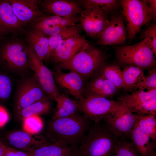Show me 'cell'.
Returning <instances> with one entry per match:
<instances>
[{
	"label": "cell",
	"instance_id": "obj_1",
	"mask_svg": "<svg viewBox=\"0 0 156 156\" xmlns=\"http://www.w3.org/2000/svg\"><path fill=\"white\" fill-rule=\"evenodd\" d=\"M90 120L75 113L60 118H53L47 129L48 138L53 143L78 148L91 126Z\"/></svg>",
	"mask_w": 156,
	"mask_h": 156
},
{
	"label": "cell",
	"instance_id": "obj_2",
	"mask_svg": "<svg viewBox=\"0 0 156 156\" xmlns=\"http://www.w3.org/2000/svg\"><path fill=\"white\" fill-rule=\"evenodd\" d=\"M120 140L99 122L92 125L81 145L80 156H111Z\"/></svg>",
	"mask_w": 156,
	"mask_h": 156
},
{
	"label": "cell",
	"instance_id": "obj_3",
	"mask_svg": "<svg viewBox=\"0 0 156 156\" xmlns=\"http://www.w3.org/2000/svg\"><path fill=\"white\" fill-rule=\"evenodd\" d=\"M106 59L101 50L88 42L70 60L58 63V66L62 69L74 71L83 77H90L100 70Z\"/></svg>",
	"mask_w": 156,
	"mask_h": 156
},
{
	"label": "cell",
	"instance_id": "obj_4",
	"mask_svg": "<svg viewBox=\"0 0 156 156\" xmlns=\"http://www.w3.org/2000/svg\"><path fill=\"white\" fill-rule=\"evenodd\" d=\"M12 36L0 44V62L10 70L24 73L30 69L29 45L16 35Z\"/></svg>",
	"mask_w": 156,
	"mask_h": 156
},
{
	"label": "cell",
	"instance_id": "obj_5",
	"mask_svg": "<svg viewBox=\"0 0 156 156\" xmlns=\"http://www.w3.org/2000/svg\"><path fill=\"white\" fill-rule=\"evenodd\" d=\"M128 33L132 41L144 25L153 21L150 8L144 0H119Z\"/></svg>",
	"mask_w": 156,
	"mask_h": 156
},
{
	"label": "cell",
	"instance_id": "obj_6",
	"mask_svg": "<svg viewBox=\"0 0 156 156\" xmlns=\"http://www.w3.org/2000/svg\"><path fill=\"white\" fill-rule=\"evenodd\" d=\"M116 55L120 64L132 65L143 69L154 68L156 64L155 55L147 39L133 45L118 47Z\"/></svg>",
	"mask_w": 156,
	"mask_h": 156
},
{
	"label": "cell",
	"instance_id": "obj_7",
	"mask_svg": "<svg viewBox=\"0 0 156 156\" xmlns=\"http://www.w3.org/2000/svg\"><path fill=\"white\" fill-rule=\"evenodd\" d=\"M78 109L84 116L94 123L99 122L112 112L123 107L117 101L97 95L90 94L78 103Z\"/></svg>",
	"mask_w": 156,
	"mask_h": 156
},
{
	"label": "cell",
	"instance_id": "obj_8",
	"mask_svg": "<svg viewBox=\"0 0 156 156\" xmlns=\"http://www.w3.org/2000/svg\"><path fill=\"white\" fill-rule=\"evenodd\" d=\"M16 113L32 103L48 97L34 75L23 77L15 93Z\"/></svg>",
	"mask_w": 156,
	"mask_h": 156
},
{
	"label": "cell",
	"instance_id": "obj_9",
	"mask_svg": "<svg viewBox=\"0 0 156 156\" xmlns=\"http://www.w3.org/2000/svg\"><path fill=\"white\" fill-rule=\"evenodd\" d=\"M105 126L120 141H127L137 120L136 114L123 107L116 109L105 116Z\"/></svg>",
	"mask_w": 156,
	"mask_h": 156
},
{
	"label": "cell",
	"instance_id": "obj_10",
	"mask_svg": "<svg viewBox=\"0 0 156 156\" xmlns=\"http://www.w3.org/2000/svg\"><path fill=\"white\" fill-rule=\"evenodd\" d=\"M29 47L28 57L30 69L33 71L34 76L48 96L54 99L60 94L53 73L45 66L32 48Z\"/></svg>",
	"mask_w": 156,
	"mask_h": 156
},
{
	"label": "cell",
	"instance_id": "obj_11",
	"mask_svg": "<svg viewBox=\"0 0 156 156\" xmlns=\"http://www.w3.org/2000/svg\"><path fill=\"white\" fill-rule=\"evenodd\" d=\"M127 38V32L121 11L110 20L106 27L97 38L94 44L124 46Z\"/></svg>",
	"mask_w": 156,
	"mask_h": 156
},
{
	"label": "cell",
	"instance_id": "obj_12",
	"mask_svg": "<svg viewBox=\"0 0 156 156\" xmlns=\"http://www.w3.org/2000/svg\"><path fill=\"white\" fill-rule=\"evenodd\" d=\"M80 15V24L87 35L96 39L108 25L110 18L100 10L84 8Z\"/></svg>",
	"mask_w": 156,
	"mask_h": 156
},
{
	"label": "cell",
	"instance_id": "obj_13",
	"mask_svg": "<svg viewBox=\"0 0 156 156\" xmlns=\"http://www.w3.org/2000/svg\"><path fill=\"white\" fill-rule=\"evenodd\" d=\"M19 20L29 27L48 16L39 8V0H9Z\"/></svg>",
	"mask_w": 156,
	"mask_h": 156
},
{
	"label": "cell",
	"instance_id": "obj_14",
	"mask_svg": "<svg viewBox=\"0 0 156 156\" xmlns=\"http://www.w3.org/2000/svg\"><path fill=\"white\" fill-rule=\"evenodd\" d=\"M80 21V16L70 18L48 15L37 22L31 27L49 38L56 35Z\"/></svg>",
	"mask_w": 156,
	"mask_h": 156
},
{
	"label": "cell",
	"instance_id": "obj_15",
	"mask_svg": "<svg viewBox=\"0 0 156 156\" xmlns=\"http://www.w3.org/2000/svg\"><path fill=\"white\" fill-rule=\"evenodd\" d=\"M39 6L45 13L65 17L73 18L79 16L82 9L76 0H39Z\"/></svg>",
	"mask_w": 156,
	"mask_h": 156
},
{
	"label": "cell",
	"instance_id": "obj_16",
	"mask_svg": "<svg viewBox=\"0 0 156 156\" xmlns=\"http://www.w3.org/2000/svg\"><path fill=\"white\" fill-rule=\"evenodd\" d=\"M54 79L62 88L79 101L84 99L83 77L77 73L70 71L64 73L58 70L53 73Z\"/></svg>",
	"mask_w": 156,
	"mask_h": 156
},
{
	"label": "cell",
	"instance_id": "obj_17",
	"mask_svg": "<svg viewBox=\"0 0 156 156\" xmlns=\"http://www.w3.org/2000/svg\"><path fill=\"white\" fill-rule=\"evenodd\" d=\"M88 42L85 36L80 34L71 37L57 47L49 59L58 63L67 61L79 52Z\"/></svg>",
	"mask_w": 156,
	"mask_h": 156
},
{
	"label": "cell",
	"instance_id": "obj_18",
	"mask_svg": "<svg viewBox=\"0 0 156 156\" xmlns=\"http://www.w3.org/2000/svg\"><path fill=\"white\" fill-rule=\"evenodd\" d=\"M33 135L25 132L16 131L10 133L6 138L12 148L25 152L31 151L49 143L42 137Z\"/></svg>",
	"mask_w": 156,
	"mask_h": 156
},
{
	"label": "cell",
	"instance_id": "obj_19",
	"mask_svg": "<svg viewBox=\"0 0 156 156\" xmlns=\"http://www.w3.org/2000/svg\"><path fill=\"white\" fill-rule=\"evenodd\" d=\"M0 25L13 35L25 34L26 30L14 14L9 0H0Z\"/></svg>",
	"mask_w": 156,
	"mask_h": 156
},
{
	"label": "cell",
	"instance_id": "obj_20",
	"mask_svg": "<svg viewBox=\"0 0 156 156\" xmlns=\"http://www.w3.org/2000/svg\"><path fill=\"white\" fill-rule=\"evenodd\" d=\"M132 146L140 156H155L154 147L150 138L138 126L136 122L130 133Z\"/></svg>",
	"mask_w": 156,
	"mask_h": 156
},
{
	"label": "cell",
	"instance_id": "obj_21",
	"mask_svg": "<svg viewBox=\"0 0 156 156\" xmlns=\"http://www.w3.org/2000/svg\"><path fill=\"white\" fill-rule=\"evenodd\" d=\"M28 156H79L78 148L55 143H48L29 152Z\"/></svg>",
	"mask_w": 156,
	"mask_h": 156
},
{
	"label": "cell",
	"instance_id": "obj_22",
	"mask_svg": "<svg viewBox=\"0 0 156 156\" xmlns=\"http://www.w3.org/2000/svg\"><path fill=\"white\" fill-rule=\"evenodd\" d=\"M25 40L41 60L46 59L48 52L49 38L31 27L26 30Z\"/></svg>",
	"mask_w": 156,
	"mask_h": 156
},
{
	"label": "cell",
	"instance_id": "obj_23",
	"mask_svg": "<svg viewBox=\"0 0 156 156\" xmlns=\"http://www.w3.org/2000/svg\"><path fill=\"white\" fill-rule=\"evenodd\" d=\"M76 1L82 8H92L103 12L111 19L118 14L122 10L119 0H77Z\"/></svg>",
	"mask_w": 156,
	"mask_h": 156
},
{
	"label": "cell",
	"instance_id": "obj_24",
	"mask_svg": "<svg viewBox=\"0 0 156 156\" xmlns=\"http://www.w3.org/2000/svg\"><path fill=\"white\" fill-rule=\"evenodd\" d=\"M125 91L132 92L138 89L145 76L143 69L132 65H127L122 71Z\"/></svg>",
	"mask_w": 156,
	"mask_h": 156
},
{
	"label": "cell",
	"instance_id": "obj_25",
	"mask_svg": "<svg viewBox=\"0 0 156 156\" xmlns=\"http://www.w3.org/2000/svg\"><path fill=\"white\" fill-rule=\"evenodd\" d=\"M156 98V89L145 91L137 90L129 94L118 96L117 101L124 107L129 109L152 99Z\"/></svg>",
	"mask_w": 156,
	"mask_h": 156
},
{
	"label": "cell",
	"instance_id": "obj_26",
	"mask_svg": "<svg viewBox=\"0 0 156 156\" xmlns=\"http://www.w3.org/2000/svg\"><path fill=\"white\" fill-rule=\"evenodd\" d=\"M88 88L90 94L106 98L114 95L118 89L100 74L93 79Z\"/></svg>",
	"mask_w": 156,
	"mask_h": 156
},
{
	"label": "cell",
	"instance_id": "obj_27",
	"mask_svg": "<svg viewBox=\"0 0 156 156\" xmlns=\"http://www.w3.org/2000/svg\"><path fill=\"white\" fill-rule=\"evenodd\" d=\"M82 29L80 24H75L56 35L49 37L48 52L46 59H49L57 47L64 41L73 36L80 34Z\"/></svg>",
	"mask_w": 156,
	"mask_h": 156
},
{
	"label": "cell",
	"instance_id": "obj_28",
	"mask_svg": "<svg viewBox=\"0 0 156 156\" xmlns=\"http://www.w3.org/2000/svg\"><path fill=\"white\" fill-rule=\"evenodd\" d=\"M54 99L57 102V109L53 118L67 117L76 113L78 110V103L70 99L66 94H60Z\"/></svg>",
	"mask_w": 156,
	"mask_h": 156
},
{
	"label": "cell",
	"instance_id": "obj_29",
	"mask_svg": "<svg viewBox=\"0 0 156 156\" xmlns=\"http://www.w3.org/2000/svg\"><path fill=\"white\" fill-rule=\"evenodd\" d=\"M50 98L47 97L37 101L23 108L16 113L17 117L23 120L25 118L34 115L39 116L48 113L50 110Z\"/></svg>",
	"mask_w": 156,
	"mask_h": 156
},
{
	"label": "cell",
	"instance_id": "obj_30",
	"mask_svg": "<svg viewBox=\"0 0 156 156\" xmlns=\"http://www.w3.org/2000/svg\"><path fill=\"white\" fill-rule=\"evenodd\" d=\"M100 70H101L100 74L117 88H123L124 82L122 71L119 66L116 65H104Z\"/></svg>",
	"mask_w": 156,
	"mask_h": 156
},
{
	"label": "cell",
	"instance_id": "obj_31",
	"mask_svg": "<svg viewBox=\"0 0 156 156\" xmlns=\"http://www.w3.org/2000/svg\"><path fill=\"white\" fill-rule=\"evenodd\" d=\"M136 123L141 129L151 139H156V118L155 115L136 114Z\"/></svg>",
	"mask_w": 156,
	"mask_h": 156
},
{
	"label": "cell",
	"instance_id": "obj_32",
	"mask_svg": "<svg viewBox=\"0 0 156 156\" xmlns=\"http://www.w3.org/2000/svg\"><path fill=\"white\" fill-rule=\"evenodd\" d=\"M23 127L25 132L34 134L41 131L43 127V123L39 116L34 115L23 119Z\"/></svg>",
	"mask_w": 156,
	"mask_h": 156
},
{
	"label": "cell",
	"instance_id": "obj_33",
	"mask_svg": "<svg viewBox=\"0 0 156 156\" xmlns=\"http://www.w3.org/2000/svg\"><path fill=\"white\" fill-rule=\"evenodd\" d=\"M143 30L139 32L140 39H147L150 46L155 55H156V24L154 23H149Z\"/></svg>",
	"mask_w": 156,
	"mask_h": 156
},
{
	"label": "cell",
	"instance_id": "obj_34",
	"mask_svg": "<svg viewBox=\"0 0 156 156\" xmlns=\"http://www.w3.org/2000/svg\"><path fill=\"white\" fill-rule=\"evenodd\" d=\"M132 113L140 115L156 114V98H154L135 105L129 109Z\"/></svg>",
	"mask_w": 156,
	"mask_h": 156
},
{
	"label": "cell",
	"instance_id": "obj_35",
	"mask_svg": "<svg viewBox=\"0 0 156 156\" xmlns=\"http://www.w3.org/2000/svg\"><path fill=\"white\" fill-rule=\"evenodd\" d=\"M114 155L115 156H140L130 142L127 141L120 140Z\"/></svg>",
	"mask_w": 156,
	"mask_h": 156
},
{
	"label": "cell",
	"instance_id": "obj_36",
	"mask_svg": "<svg viewBox=\"0 0 156 156\" xmlns=\"http://www.w3.org/2000/svg\"><path fill=\"white\" fill-rule=\"evenodd\" d=\"M12 88L10 78L6 75L0 74V99H8L11 94Z\"/></svg>",
	"mask_w": 156,
	"mask_h": 156
},
{
	"label": "cell",
	"instance_id": "obj_37",
	"mask_svg": "<svg viewBox=\"0 0 156 156\" xmlns=\"http://www.w3.org/2000/svg\"><path fill=\"white\" fill-rule=\"evenodd\" d=\"M156 89V69L155 67L150 69L144 81L138 88V90L147 91Z\"/></svg>",
	"mask_w": 156,
	"mask_h": 156
},
{
	"label": "cell",
	"instance_id": "obj_38",
	"mask_svg": "<svg viewBox=\"0 0 156 156\" xmlns=\"http://www.w3.org/2000/svg\"><path fill=\"white\" fill-rule=\"evenodd\" d=\"M5 156H28L24 152L7 146Z\"/></svg>",
	"mask_w": 156,
	"mask_h": 156
},
{
	"label": "cell",
	"instance_id": "obj_39",
	"mask_svg": "<svg viewBox=\"0 0 156 156\" xmlns=\"http://www.w3.org/2000/svg\"><path fill=\"white\" fill-rule=\"evenodd\" d=\"M9 119V114L6 109L0 106V128L3 127Z\"/></svg>",
	"mask_w": 156,
	"mask_h": 156
},
{
	"label": "cell",
	"instance_id": "obj_40",
	"mask_svg": "<svg viewBox=\"0 0 156 156\" xmlns=\"http://www.w3.org/2000/svg\"><path fill=\"white\" fill-rule=\"evenodd\" d=\"M149 7L153 18V21L155 22L156 20V0H144Z\"/></svg>",
	"mask_w": 156,
	"mask_h": 156
},
{
	"label": "cell",
	"instance_id": "obj_41",
	"mask_svg": "<svg viewBox=\"0 0 156 156\" xmlns=\"http://www.w3.org/2000/svg\"><path fill=\"white\" fill-rule=\"evenodd\" d=\"M7 147V146L0 140V156H5Z\"/></svg>",
	"mask_w": 156,
	"mask_h": 156
},
{
	"label": "cell",
	"instance_id": "obj_42",
	"mask_svg": "<svg viewBox=\"0 0 156 156\" xmlns=\"http://www.w3.org/2000/svg\"><path fill=\"white\" fill-rule=\"evenodd\" d=\"M8 33L0 25V37Z\"/></svg>",
	"mask_w": 156,
	"mask_h": 156
},
{
	"label": "cell",
	"instance_id": "obj_43",
	"mask_svg": "<svg viewBox=\"0 0 156 156\" xmlns=\"http://www.w3.org/2000/svg\"><path fill=\"white\" fill-rule=\"evenodd\" d=\"M111 156H115V155H112Z\"/></svg>",
	"mask_w": 156,
	"mask_h": 156
},
{
	"label": "cell",
	"instance_id": "obj_44",
	"mask_svg": "<svg viewBox=\"0 0 156 156\" xmlns=\"http://www.w3.org/2000/svg\"></svg>",
	"mask_w": 156,
	"mask_h": 156
},
{
	"label": "cell",
	"instance_id": "obj_45",
	"mask_svg": "<svg viewBox=\"0 0 156 156\" xmlns=\"http://www.w3.org/2000/svg\"><path fill=\"white\" fill-rule=\"evenodd\" d=\"M155 156H156V155Z\"/></svg>",
	"mask_w": 156,
	"mask_h": 156
}]
</instances>
